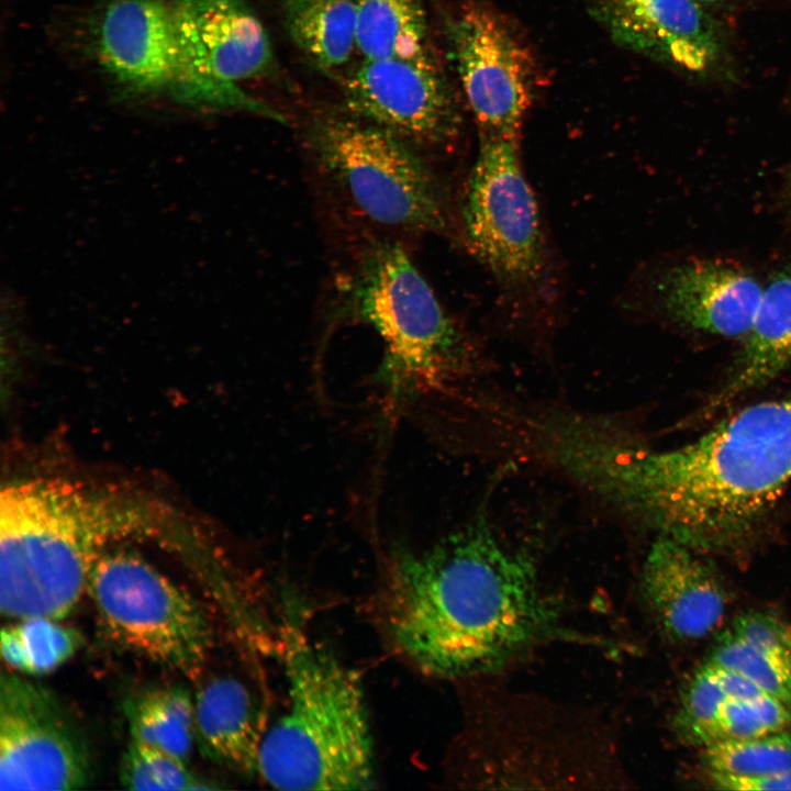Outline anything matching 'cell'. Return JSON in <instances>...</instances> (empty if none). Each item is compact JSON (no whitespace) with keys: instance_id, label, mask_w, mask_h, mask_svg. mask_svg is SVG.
I'll return each mask as SVG.
<instances>
[{"instance_id":"6da1fadb","label":"cell","mask_w":791,"mask_h":791,"mask_svg":"<svg viewBox=\"0 0 791 791\" xmlns=\"http://www.w3.org/2000/svg\"><path fill=\"white\" fill-rule=\"evenodd\" d=\"M377 601L391 645L432 677H487L554 642L603 643L569 626L536 556L498 533L486 503L430 547L397 548Z\"/></svg>"},{"instance_id":"7a4b0ae2","label":"cell","mask_w":791,"mask_h":791,"mask_svg":"<svg viewBox=\"0 0 791 791\" xmlns=\"http://www.w3.org/2000/svg\"><path fill=\"white\" fill-rule=\"evenodd\" d=\"M591 490L701 554L746 547L791 480V393L744 408L683 445L653 449L604 434Z\"/></svg>"},{"instance_id":"3957f363","label":"cell","mask_w":791,"mask_h":791,"mask_svg":"<svg viewBox=\"0 0 791 791\" xmlns=\"http://www.w3.org/2000/svg\"><path fill=\"white\" fill-rule=\"evenodd\" d=\"M144 501L62 479L10 483L0 498V610L62 620L110 543L155 527Z\"/></svg>"},{"instance_id":"277c9868","label":"cell","mask_w":791,"mask_h":791,"mask_svg":"<svg viewBox=\"0 0 791 791\" xmlns=\"http://www.w3.org/2000/svg\"><path fill=\"white\" fill-rule=\"evenodd\" d=\"M287 702L265 729L258 775L279 790L375 788L374 737L359 676L294 630L283 642Z\"/></svg>"},{"instance_id":"5b68a950","label":"cell","mask_w":791,"mask_h":791,"mask_svg":"<svg viewBox=\"0 0 791 791\" xmlns=\"http://www.w3.org/2000/svg\"><path fill=\"white\" fill-rule=\"evenodd\" d=\"M349 290L355 316L383 344L378 378L393 402L439 389L470 368L471 343L397 242L369 247Z\"/></svg>"},{"instance_id":"8992f818","label":"cell","mask_w":791,"mask_h":791,"mask_svg":"<svg viewBox=\"0 0 791 791\" xmlns=\"http://www.w3.org/2000/svg\"><path fill=\"white\" fill-rule=\"evenodd\" d=\"M471 737V780L483 788L624 782L605 732L546 702L509 695L483 703Z\"/></svg>"},{"instance_id":"52a82bcc","label":"cell","mask_w":791,"mask_h":791,"mask_svg":"<svg viewBox=\"0 0 791 791\" xmlns=\"http://www.w3.org/2000/svg\"><path fill=\"white\" fill-rule=\"evenodd\" d=\"M309 141L320 169L371 222L411 232L445 229L442 186L416 146L352 113L317 118Z\"/></svg>"},{"instance_id":"ba28073f","label":"cell","mask_w":791,"mask_h":791,"mask_svg":"<svg viewBox=\"0 0 791 791\" xmlns=\"http://www.w3.org/2000/svg\"><path fill=\"white\" fill-rule=\"evenodd\" d=\"M87 590L107 634L155 664L197 675L213 645L200 603L152 564L127 550H104Z\"/></svg>"},{"instance_id":"9c48e42d","label":"cell","mask_w":791,"mask_h":791,"mask_svg":"<svg viewBox=\"0 0 791 791\" xmlns=\"http://www.w3.org/2000/svg\"><path fill=\"white\" fill-rule=\"evenodd\" d=\"M177 45L170 88L187 103L242 109L282 122L239 83L274 65L268 34L245 0H171Z\"/></svg>"},{"instance_id":"30bf717a","label":"cell","mask_w":791,"mask_h":791,"mask_svg":"<svg viewBox=\"0 0 791 791\" xmlns=\"http://www.w3.org/2000/svg\"><path fill=\"white\" fill-rule=\"evenodd\" d=\"M519 137L480 134L461 207L472 255L505 287H535L545 271L538 204L522 169Z\"/></svg>"},{"instance_id":"8fae6325","label":"cell","mask_w":791,"mask_h":791,"mask_svg":"<svg viewBox=\"0 0 791 791\" xmlns=\"http://www.w3.org/2000/svg\"><path fill=\"white\" fill-rule=\"evenodd\" d=\"M445 34L480 134L519 137L536 71L515 27L489 0H459Z\"/></svg>"},{"instance_id":"7c38bea8","label":"cell","mask_w":791,"mask_h":791,"mask_svg":"<svg viewBox=\"0 0 791 791\" xmlns=\"http://www.w3.org/2000/svg\"><path fill=\"white\" fill-rule=\"evenodd\" d=\"M85 738L56 697L19 677H0V789L67 791L91 779Z\"/></svg>"},{"instance_id":"4fadbf2b","label":"cell","mask_w":791,"mask_h":791,"mask_svg":"<svg viewBox=\"0 0 791 791\" xmlns=\"http://www.w3.org/2000/svg\"><path fill=\"white\" fill-rule=\"evenodd\" d=\"M341 80L349 113L414 146L443 145L458 131L454 99L432 54L361 59Z\"/></svg>"},{"instance_id":"5bb4252c","label":"cell","mask_w":791,"mask_h":791,"mask_svg":"<svg viewBox=\"0 0 791 791\" xmlns=\"http://www.w3.org/2000/svg\"><path fill=\"white\" fill-rule=\"evenodd\" d=\"M589 13L623 47L694 77L728 62L713 12L695 0H586Z\"/></svg>"},{"instance_id":"9a60e30c","label":"cell","mask_w":791,"mask_h":791,"mask_svg":"<svg viewBox=\"0 0 791 791\" xmlns=\"http://www.w3.org/2000/svg\"><path fill=\"white\" fill-rule=\"evenodd\" d=\"M702 555L658 535L643 564V598L659 628L676 642L706 638L725 617L727 591Z\"/></svg>"},{"instance_id":"2e32d148","label":"cell","mask_w":791,"mask_h":791,"mask_svg":"<svg viewBox=\"0 0 791 791\" xmlns=\"http://www.w3.org/2000/svg\"><path fill=\"white\" fill-rule=\"evenodd\" d=\"M93 38L99 64L125 91L171 87L177 45L170 2L107 0L93 24Z\"/></svg>"},{"instance_id":"e0dca14e","label":"cell","mask_w":791,"mask_h":791,"mask_svg":"<svg viewBox=\"0 0 791 791\" xmlns=\"http://www.w3.org/2000/svg\"><path fill=\"white\" fill-rule=\"evenodd\" d=\"M764 289L746 270L722 260L693 259L667 269L658 280L661 309L687 327L727 337L745 336Z\"/></svg>"},{"instance_id":"ac0fdd59","label":"cell","mask_w":791,"mask_h":791,"mask_svg":"<svg viewBox=\"0 0 791 791\" xmlns=\"http://www.w3.org/2000/svg\"><path fill=\"white\" fill-rule=\"evenodd\" d=\"M263 729L254 699L233 677H215L194 695V734L202 754L245 776L258 773Z\"/></svg>"},{"instance_id":"d6986e66","label":"cell","mask_w":791,"mask_h":791,"mask_svg":"<svg viewBox=\"0 0 791 791\" xmlns=\"http://www.w3.org/2000/svg\"><path fill=\"white\" fill-rule=\"evenodd\" d=\"M791 368V266L773 276L762 291L749 332L729 375L708 404L722 409Z\"/></svg>"},{"instance_id":"ffe728a7","label":"cell","mask_w":791,"mask_h":791,"mask_svg":"<svg viewBox=\"0 0 791 791\" xmlns=\"http://www.w3.org/2000/svg\"><path fill=\"white\" fill-rule=\"evenodd\" d=\"M358 0H287L283 21L292 42L324 73L342 78L357 54Z\"/></svg>"},{"instance_id":"44dd1931","label":"cell","mask_w":791,"mask_h":791,"mask_svg":"<svg viewBox=\"0 0 791 791\" xmlns=\"http://www.w3.org/2000/svg\"><path fill=\"white\" fill-rule=\"evenodd\" d=\"M427 36L422 0H358L356 45L361 59L432 54Z\"/></svg>"},{"instance_id":"7402d4cb","label":"cell","mask_w":791,"mask_h":791,"mask_svg":"<svg viewBox=\"0 0 791 791\" xmlns=\"http://www.w3.org/2000/svg\"><path fill=\"white\" fill-rule=\"evenodd\" d=\"M132 739L188 761L194 734V698L182 686H166L132 695L124 704Z\"/></svg>"},{"instance_id":"603a6c76","label":"cell","mask_w":791,"mask_h":791,"mask_svg":"<svg viewBox=\"0 0 791 791\" xmlns=\"http://www.w3.org/2000/svg\"><path fill=\"white\" fill-rule=\"evenodd\" d=\"M0 633L2 659L26 675H43L66 662L79 648L80 636L51 617L15 620Z\"/></svg>"},{"instance_id":"cb8c5ba5","label":"cell","mask_w":791,"mask_h":791,"mask_svg":"<svg viewBox=\"0 0 791 791\" xmlns=\"http://www.w3.org/2000/svg\"><path fill=\"white\" fill-rule=\"evenodd\" d=\"M702 748L708 773L751 779L791 770L790 729L749 739L715 742Z\"/></svg>"},{"instance_id":"d4e9b609","label":"cell","mask_w":791,"mask_h":791,"mask_svg":"<svg viewBox=\"0 0 791 791\" xmlns=\"http://www.w3.org/2000/svg\"><path fill=\"white\" fill-rule=\"evenodd\" d=\"M706 661L739 672L766 694L791 706V654L756 646L726 628Z\"/></svg>"},{"instance_id":"484cf974","label":"cell","mask_w":791,"mask_h":791,"mask_svg":"<svg viewBox=\"0 0 791 791\" xmlns=\"http://www.w3.org/2000/svg\"><path fill=\"white\" fill-rule=\"evenodd\" d=\"M119 776L125 789L135 791L210 789L190 772L186 761L135 739L122 755Z\"/></svg>"},{"instance_id":"4316f807","label":"cell","mask_w":791,"mask_h":791,"mask_svg":"<svg viewBox=\"0 0 791 791\" xmlns=\"http://www.w3.org/2000/svg\"><path fill=\"white\" fill-rule=\"evenodd\" d=\"M728 699L714 667L705 661L686 682L672 720L673 729L683 743L704 747L723 703Z\"/></svg>"},{"instance_id":"83f0119b","label":"cell","mask_w":791,"mask_h":791,"mask_svg":"<svg viewBox=\"0 0 791 791\" xmlns=\"http://www.w3.org/2000/svg\"><path fill=\"white\" fill-rule=\"evenodd\" d=\"M791 728V706L768 694L728 698L712 731L711 743L749 739Z\"/></svg>"},{"instance_id":"f1b7e54d","label":"cell","mask_w":791,"mask_h":791,"mask_svg":"<svg viewBox=\"0 0 791 791\" xmlns=\"http://www.w3.org/2000/svg\"><path fill=\"white\" fill-rule=\"evenodd\" d=\"M727 628L756 646L791 654V626L771 613L744 612Z\"/></svg>"},{"instance_id":"f546056e","label":"cell","mask_w":791,"mask_h":791,"mask_svg":"<svg viewBox=\"0 0 791 791\" xmlns=\"http://www.w3.org/2000/svg\"><path fill=\"white\" fill-rule=\"evenodd\" d=\"M713 787L733 791L791 790V770L764 778H734L709 773Z\"/></svg>"},{"instance_id":"4dcf8cb0","label":"cell","mask_w":791,"mask_h":791,"mask_svg":"<svg viewBox=\"0 0 791 791\" xmlns=\"http://www.w3.org/2000/svg\"><path fill=\"white\" fill-rule=\"evenodd\" d=\"M710 11L723 9L727 7L733 0H695Z\"/></svg>"},{"instance_id":"1f68e13d","label":"cell","mask_w":791,"mask_h":791,"mask_svg":"<svg viewBox=\"0 0 791 791\" xmlns=\"http://www.w3.org/2000/svg\"><path fill=\"white\" fill-rule=\"evenodd\" d=\"M789 190H790V193H791V174H790V177H789Z\"/></svg>"}]
</instances>
